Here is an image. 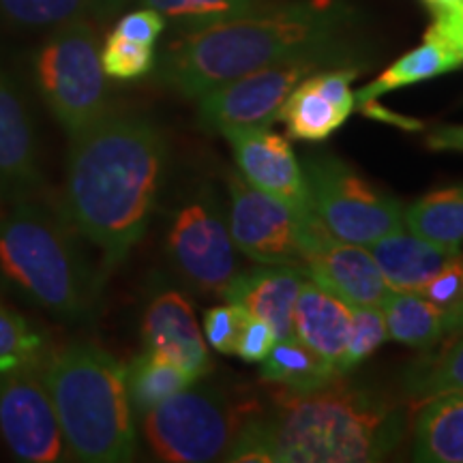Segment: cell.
Listing matches in <instances>:
<instances>
[{
    "label": "cell",
    "mask_w": 463,
    "mask_h": 463,
    "mask_svg": "<svg viewBox=\"0 0 463 463\" xmlns=\"http://www.w3.org/2000/svg\"><path fill=\"white\" fill-rule=\"evenodd\" d=\"M433 17L459 15L463 17V0H422Z\"/></svg>",
    "instance_id": "obj_38"
},
{
    "label": "cell",
    "mask_w": 463,
    "mask_h": 463,
    "mask_svg": "<svg viewBox=\"0 0 463 463\" xmlns=\"http://www.w3.org/2000/svg\"><path fill=\"white\" fill-rule=\"evenodd\" d=\"M273 3L275 0H144L146 7L159 11L165 20H172L176 31L219 24L249 15Z\"/></svg>",
    "instance_id": "obj_30"
},
{
    "label": "cell",
    "mask_w": 463,
    "mask_h": 463,
    "mask_svg": "<svg viewBox=\"0 0 463 463\" xmlns=\"http://www.w3.org/2000/svg\"><path fill=\"white\" fill-rule=\"evenodd\" d=\"M253 410V403H234L215 386L191 384L142 414V430L157 459L208 463L223 459Z\"/></svg>",
    "instance_id": "obj_7"
},
{
    "label": "cell",
    "mask_w": 463,
    "mask_h": 463,
    "mask_svg": "<svg viewBox=\"0 0 463 463\" xmlns=\"http://www.w3.org/2000/svg\"><path fill=\"white\" fill-rule=\"evenodd\" d=\"M0 275L20 297L67 324L95 320L108 279L90 266L69 219L39 198L5 206Z\"/></svg>",
    "instance_id": "obj_4"
},
{
    "label": "cell",
    "mask_w": 463,
    "mask_h": 463,
    "mask_svg": "<svg viewBox=\"0 0 463 463\" xmlns=\"http://www.w3.org/2000/svg\"><path fill=\"white\" fill-rule=\"evenodd\" d=\"M447 326H449V333L463 331V307H461L459 311H457V314L449 316V320H447ZM449 333H447V335H449Z\"/></svg>",
    "instance_id": "obj_39"
},
{
    "label": "cell",
    "mask_w": 463,
    "mask_h": 463,
    "mask_svg": "<svg viewBox=\"0 0 463 463\" xmlns=\"http://www.w3.org/2000/svg\"><path fill=\"white\" fill-rule=\"evenodd\" d=\"M431 305L449 316L457 314L463 307V253L457 251L430 281L419 289Z\"/></svg>",
    "instance_id": "obj_33"
},
{
    "label": "cell",
    "mask_w": 463,
    "mask_h": 463,
    "mask_svg": "<svg viewBox=\"0 0 463 463\" xmlns=\"http://www.w3.org/2000/svg\"><path fill=\"white\" fill-rule=\"evenodd\" d=\"M42 375L71 459L131 461L137 449L127 367L103 347L75 341L45 358Z\"/></svg>",
    "instance_id": "obj_5"
},
{
    "label": "cell",
    "mask_w": 463,
    "mask_h": 463,
    "mask_svg": "<svg viewBox=\"0 0 463 463\" xmlns=\"http://www.w3.org/2000/svg\"><path fill=\"white\" fill-rule=\"evenodd\" d=\"M356 58V48L307 52L241 75L200 97V125L222 136L232 129L270 127L305 78L324 69L350 67Z\"/></svg>",
    "instance_id": "obj_8"
},
{
    "label": "cell",
    "mask_w": 463,
    "mask_h": 463,
    "mask_svg": "<svg viewBox=\"0 0 463 463\" xmlns=\"http://www.w3.org/2000/svg\"><path fill=\"white\" fill-rule=\"evenodd\" d=\"M427 146L433 150H461L463 153V127H436V129L427 136Z\"/></svg>",
    "instance_id": "obj_37"
},
{
    "label": "cell",
    "mask_w": 463,
    "mask_h": 463,
    "mask_svg": "<svg viewBox=\"0 0 463 463\" xmlns=\"http://www.w3.org/2000/svg\"><path fill=\"white\" fill-rule=\"evenodd\" d=\"M386 339H389V328L380 307H352V335L341 361V373L345 375L367 361Z\"/></svg>",
    "instance_id": "obj_31"
},
{
    "label": "cell",
    "mask_w": 463,
    "mask_h": 463,
    "mask_svg": "<svg viewBox=\"0 0 463 463\" xmlns=\"http://www.w3.org/2000/svg\"><path fill=\"white\" fill-rule=\"evenodd\" d=\"M300 270L352 307H382L395 289L386 283L369 249L341 241L316 213L305 219Z\"/></svg>",
    "instance_id": "obj_13"
},
{
    "label": "cell",
    "mask_w": 463,
    "mask_h": 463,
    "mask_svg": "<svg viewBox=\"0 0 463 463\" xmlns=\"http://www.w3.org/2000/svg\"><path fill=\"white\" fill-rule=\"evenodd\" d=\"M461 65V52L455 45H450L447 39L439 37V34L427 31L419 48L408 52V54L392 62L386 71H382L372 84L354 92V103L364 108L375 99H380L386 92L438 78V75L453 71V69Z\"/></svg>",
    "instance_id": "obj_21"
},
{
    "label": "cell",
    "mask_w": 463,
    "mask_h": 463,
    "mask_svg": "<svg viewBox=\"0 0 463 463\" xmlns=\"http://www.w3.org/2000/svg\"><path fill=\"white\" fill-rule=\"evenodd\" d=\"M165 165L167 142L148 116L109 109L69 137L65 217L99 249L106 277L146 234Z\"/></svg>",
    "instance_id": "obj_1"
},
{
    "label": "cell",
    "mask_w": 463,
    "mask_h": 463,
    "mask_svg": "<svg viewBox=\"0 0 463 463\" xmlns=\"http://www.w3.org/2000/svg\"><path fill=\"white\" fill-rule=\"evenodd\" d=\"M341 375L311 392L279 389L269 410H253L236 433L225 461L234 463H363L397 449L410 408L384 392L344 382Z\"/></svg>",
    "instance_id": "obj_2"
},
{
    "label": "cell",
    "mask_w": 463,
    "mask_h": 463,
    "mask_svg": "<svg viewBox=\"0 0 463 463\" xmlns=\"http://www.w3.org/2000/svg\"><path fill=\"white\" fill-rule=\"evenodd\" d=\"M277 344L275 328L262 317L247 316L245 324H242L239 341H236L234 354L241 356L245 363H262L266 354L273 350Z\"/></svg>",
    "instance_id": "obj_36"
},
{
    "label": "cell",
    "mask_w": 463,
    "mask_h": 463,
    "mask_svg": "<svg viewBox=\"0 0 463 463\" xmlns=\"http://www.w3.org/2000/svg\"><path fill=\"white\" fill-rule=\"evenodd\" d=\"M294 337L309 345L341 372L352 335V305L307 279L294 305Z\"/></svg>",
    "instance_id": "obj_18"
},
{
    "label": "cell",
    "mask_w": 463,
    "mask_h": 463,
    "mask_svg": "<svg viewBox=\"0 0 463 463\" xmlns=\"http://www.w3.org/2000/svg\"><path fill=\"white\" fill-rule=\"evenodd\" d=\"M405 228L438 245L459 249L463 242V184L436 189L405 208Z\"/></svg>",
    "instance_id": "obj_25"
},
{
    "label": "cell",
    "mask_w": 463,
    "mask_h": 463,
    "mask_svg": "<svg viewBox=\"0 0 463 463\" xmlns=\"http://www.w3.org/2000/svg\"><path fill=\"white\" fill-rule=\"evenodd\" d=\"M414 459L463 463V391L420 402L414 419Z\"/></svg>",
    "instance_id": "obj_20"
},
{
    "label": "cell",
    "mask_w": 463,
    "mask_h": 463,
    "mask_svg": "<svg viewBox=\"0 0 463 463\" xmlns=\"http://www.w3.org/2000/svg\"><path fill=\"white\" fill-rule=\"evenodd\" d=\"M165 251L178 277L202 294L222 297L242 270L223 206L211 187L191 194L174 211Z\"/></svg>",
    "instance_id": "obj_10"
},
{
    "label": "cell",
    "mask_w": 463,
    "mask_h": 463,
    "mask_svg": "<svg viewBox=\"0 0 463 463\" xmlns=\"http://www.w3.org/2000/svg\"><path fill=\"white\" fill-rule=\"evenodd\" d=\"M125 0H0V17L20 28H48L109 14Z\"/></svg>",
    "instance_id": "obj_28"
},
{
    "label": "cell",
    "mask_w": 463,
    "mask_h": 463,
    "mask_svg": "<svg viewBox=\"0 0 463 463\" xmlns=\"http://www.w3.org/2000/svg\"><path fill=\"white\" fill-rule=\"evenodd\" d=\"M194 382L181 364L157 352L144 350L127 364V391H129L133 412L137 416L146 414L155 405L187 389Z\"/></svg>",
    "instance_id": "obj_26"
},
{
    "label": "cell",
    "mask_w": 463,
    "mask_h": 463,
    "mask_svg": "<svg viewBox=\"0 0 463 463\" xmlns=\"http://www.w3.org/2000/svg\"><path fill=\"white\" fill-rule=\"evenodd\" d=\"M0 436L20 461L71 459L42 369L0 375Z\"/></svg>",
    "instance_id": "obj_12"
},
{
    "label": "cell",
    "mask_w": 463,
    "mask_h": 463,
    "mask_svg": "<svg viewBox=\"0 0 463 463\" xmlns=\"http://www.w3.org/2000/svg\"><path fill=\"white\" fill-rule=\"evenodd\" d=\"M142 341L146 350L181 364L194 380L211 372L213 361L204 333L195 320L194 307L178 289L159 288L148 298L142 316Z\"/></svg>",
    "instance_id": "obj_16"
},
{
    "label": "cell",
    "mask_w": 463,
    "mask_h": 463,
    "mask_svg": "<svg viewBox=\"0 0 463 463\" xmlns=\"http://www.w3.org/2000/svg\"><path fill=\"white\" fill-rule=\"evenodd\" d=\"M380 309L389 337L416 350L436 345L449 333L447 314L419 292H392Z\"/></svg>",
    "instance_id": "obj_24"
},
{
    "label": "cell",
    "mask_w": 463,
    "mask_h": 463,
    "mask_svg": "<svg viewBox=\"0 0 463 463\" xmlns=\"http://www.w3.org/2000/svg\"><path fill=\"white\" fill-rule=\"evenodd\" d=\"M356 11L344 0H275L219 24L176 31L155 62V75L187 99L256 69L307 52L354 48Z\"/></svg>",
    "instance_id": "obj_3"
},
{
    "label": "cell",
    "mask_w": 463,
    "mask_h": 463,
    "mask_svg": "<svg viewBox=\"0 0 463 463\" xmlns=\"http://www.w3.org/2000/svg\"><path fill=\"white\" fill-rule=\"evenodd\" d=\"M228 228L242 256L256 264L300 269L305 219L311 213L294 211L286 202L249 184L241 174H230Z\"/></svg>",
    "instance_id": "obj_11"
},
{
    "label": "cell",
    "mask_w": 463,
    "mask_h": 463,
    "mask_svg": "<svg viewBox=\"0 0 463 463\" xmlns=\"http://www.w3.org/2000/svg\"><path fill=\"white\" fill-rule=\"evenodd\" d=\"M403 389L416 402L463 391V331L444 335L436 345L427 347L405 369Z\"/></svg>",
    "instance_id": "obj_23"
},
{
    "label": "cell",
    "mask_w": 463,
    "mask_h": 463,
    "mask_svg": "<svg viewBox=\"0 0 463 463\" xmlns=\"http://www.w3.org/2000/svg\"><path fill=\"white\" fill-rule=\"evenodd\" d=\"M303 172L316 217L337 239L369 247L405 228L402 202L364 181L335 155H309Z\"/></svg>",
    "instance_id": "obj_9"
},
{
    "label": "cell",
    "mask_w": 463,
    "mask_h": 463,
    "mask_svg": "<svg viewBox=\"0 0 463 463\" xmlns=\"http://www.w3.org/2000/svg\"><path fill=\"white\" fill-rule=\"evenodd\" d=\"M43 183L33 116L9 75L0 71V204L39 198Z\"/></svg>",
    "instance_id": "obj_15"
},
{
    "label": "cell",
    "mask_w": 463,
    "mask_h": 463,
    "mask_svg": "<svg viewBox=\"0 0 463 463\" xmlns=\"http://www.w3.org/2000/svg\"><path fill=\"white\" fill-rule=\"evenodd\" d=\"M157 54L155 45L133 43L109 33L101 48V65L108 78L112 80H137L155 69Z\"/></svg>",
    "instance_id": "obj_32"
},
{
    "label": "cell",
    "mask_w": 463,
    "mask_h": 463,
    "mask_svg": "<svg viewBox=\"0 0 463 463\" xmlns=\"http://www.w3.org/2000/svg\"><path fill=\"white\" fill-rule=\"evenodd\" d=\"M260 375L264 382L279 386V389L311 392L328 386L344 373L309 345H305L303 341L289 337L277 339L273 350L262 361Z\"/></svg>",
    "instance_id": "obj_22"
},
{
    "label": "cell",
    "mask_w": 463,
    "mask_h": 463,
    "mask_svg": "<svg viewBox=\"0 0 463 463\" xmlns=\"http://www.w3.org/2000/svg\"><path fill=\"white\" fill-rule=\"evenodd\" d=\"M369 251L395 292H419L459 249L399 230L373 241Z\"/></svg>",
    "instance_id": "obj_19"
},
{
    "label": "cell",
    "mask_w": 463,
    "mask_h": 463,
    "mask_svg": "<svg viewBox=\"0 0 463 463\" xmlns=\"http://www.w3.org/2000/svg\"><path fill=\"white\" fill-rule=\"evenodd\" d=\"M48 356L45 335L17 311L0 305V375L42 369Z\"/></svg>",
    "instance_id": "obj_29"
},
{
    "label": "cell",
    "mask_w": 463,
    "mask_h": 463,
    "mask_svg": "<svg viewBox=\"0 0 463 463\" xmlns=\"http://www.w3.org/2000/svg\"><path fill=\"white\" fill-rule=\"evenodd\" d=\"M234 150L239 174L249 184L286 202L294 211L314 213L303 165L286 137L270 127H249L223 133Z\"/></svg>",
    "instance_id": "obj_14"
},
{
    "label": "cell",
    "mask_w": 463,
    "mask_h": 463,
    "mask_svg": "<svg viewBox=\"0 0 463 463\" xmlns=\"http://www.w3.org/2000/svg\"><path fill=\"white\" fill-rule=\"evenodd\" d=\"M42 99L69 137L109 112L101 43L86 20L56 26L34 56Z\"/></svg>",
    "instance_id": "obj_6"
},
{
    "label": "cell",
    "mask_w": 463,
    "mask_h": 463,
    "mask_svg": "<svg viewBox=\"0 0 463 463\" xmlns=\"http://www.w3.org/2000/svg\"><path fill=\"white\" fill-rule=\"evenodd\" d=\"M247 311L239 305H215L204 314V339L219 354H234L241 328L247 320Z\"/></svg>",
    "instance_id": "obj_34"
},
{
    "label": "cell",
    "mask_w": 463,
    "mask_h": 463,
    "mask_svg": "<svg viewBox=\"0 0 463 463\" xmlns=\"http://www.w3.org/2000/svg\"><path fill=\"white\" fill-rule=\"evenodd\" d=\"M165 28V17L159 11L144 7L137 11H131L116 22L112 34L123 37L127 42L155 45Z\"/></svg>",
    "instance_id": "obj_35"
},
{
    "label": "cell",
    "mask_w": 463,
    "mask_h": 463,
    "mask_svg": "<svg viewBox=\"0 0 463 463\" xmlns=\"http://www.w3.org/2000/svg\"><path fill=\"white\" fill-rule=\"evenodd\" d=\"M305 281L307 275L294 266L260 264L241 270L223 289L222 298L269 322L277 339H289L294 337V305Z\"/></svg>",
    "instance_id": "obj_17"
},
{
    "label": "cell",
    "mask_w": 463,
    "mask_h": 463,
    "mask_svg": "<svg viewBox=\"0 0 463 463\" xmlns=\"http://www.w3.org/2000/svg\"><path fill=\"white\" fill-rule=\"evenodd\" d=\"M347 116L350 114H345L344 109L335 106L328 97H324L316 89L309 75L283 103L279 120L286 123L288 136L294 140L324 142L345 123Z\"/></svg>",
    "instance_id": "obj_27"
}]
</instances>
